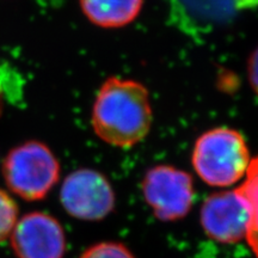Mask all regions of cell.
Instances as JSON below:
<instances>
[{
    "label": "cell",
    "instance_id": "obj_6",
    "mask_svg": "<svg viewBox=\"0 0 258 258\" xmlns=\"http://www.w3.org/2000/svg\"><path fill=\"white\" fill-rule=\"evenodd\" d=\"M250 206L235 190L212 194L201 208V225L206 234L219 243H237L246 238Z\"/></svg>",
    "mask_w": 258,
    "mask_h": 258
},
{
    "label": "cell",
    "instance_id": "obj_12",
    "mask_svg": "<svg viewBox=\"0 0 258 258\" xmlns=\"http://www.w3.org/2000/svg\"><path fill=\"white\" fill-rule=\"evenodd\" d=\"M247 73H249V80L253 91L258 95V48L251 54L249 63H247Z\"/></svg>",
    "mask_w": 258,
    "mask_h": 258
},
{
    "label": "cell",
    "instance_id": "obj_7",
    "mask_svg": "<svg viewBox=\"0 0 258 258\" xmlns=\"http://www.w3.org/2000/svg\"><path fill=\"white\" fill-rule=\"evenodd\" d=\"M11 245L17 258H62L66 235L55 218L32 212L17 221L11 233Z\"/></svg>",
    "mask_w": 258,
    "mask_h": 258
},
{
    "label": "cell",
    "instance_id": "obj_10",
    "mask_svg": "<svg viewBox=\"0 0 258 258\" xmlns=\"http://www.w3.org/2000/svg\"><path fill=\"white\" fill-rule=\"evenodd\" d=\"M18 207L14 199L0 189V243L11 235L18 221Z\"/></svg>",
    "mask_w": 258,
    "mask_h": 258
},
{
    "label": "cell",
    "instance_id": "obj_4",
    "mask_svg": "<svg viewBox=\"0 0 258 258\" xmlns=\"http://www.w3.org/2000/svg\"><path fill=\"white\" fill-rule=\"evenodd\" d=\"M143 194L159 220H179L191 209L194 202L192 178L185 171L173 166H154L148 170L144 177Z\"/></svg>",
    "mask_w": 258,
    "mask_h": 258
},
{
    "label": "cell",
    "instance_id": "obj_1",
    "mask_svg": "<svg viewBox=\"0 0 258 258\" xmlns=\"http://www.w3.org/2000/svg\"><path fill=\"white\" fill-rule=\"evenodd\" d=\"M148 91L134 80L112 77L97 93L92 127L97 137L115 147L129 148L147 137L152 124Z\"/></svg>",
    "mask_w": 258,
    "mask_h": 258
},
{
    "label": "cell",
    "instance_id": "obj_5",
    "mask_svg": "<svg viewBox=\"0 0 258 258\" xmlns=\"http://www.w3.org/2000/svg\"><path fill=\"white\" fill-rule=\"evenodd\" d=\"M60 201L70 215L79 220H102L115 207V194L109 180L98 171L80 169L63 180Z\"/></svg>",
    "mask_w": 258,
    "mask_h": 258
},
{
    "label": "cell",
    "instance_id": "obj_3",
    "mask_svg": "<svg viewBox=\"0 0 258 258\" xmlns=\"http://www.w3.org/2000/svg\"><path fill=\"white\" fill-rule=\"evenodd\" d=\"M6 185L27 201L44 199L60 177V164L40 141H28L12 148L4 160Z\"/></svg>",
    "mask_w": 258,
    "mask_h": 258
},
{
    "label": "cell",
    "instance_id": "obj_2",
    "mask_svg": "<svg viewBox=\"0 0 258 258\" xmlns=\"http://www.w3.org/2000/svg\"><path fill=\"white\" fill-rule=\"evenodd\" d=\"M249 148L239 132L214 128L202 134L192 151V165L200 178L212 186H228L246 173Z\"/></svg>",
    "mask_w": 258,
    "mask_h": 258
},
{
    "label": "cell",
    "instance_id": "obj_8",
    "mask_svg": "<svg viewBox=\"0 0 258 258\" xmlns=\"http://www.w3.org/2000/svg\"><path fill=\"white\" fill-rule=\"evenodd\" d=\"M84 15L101 28H121L134 21L144 0H79Z\"/></svg>",
    "mask_w": 258,
    "mask_h": 258
},
{
    "label": "cell",
    "instance_id": "obj_11",
    "mask_svg": "<svg viewBox=\"0 0 258 258\" xmlns=\"http://www.w3.org/2000/svg\"><path fill=\"white\" fill-rule=\"evenodd\" d=\"M80 258H135L123 244L104 241L89 247Z\"/></svg>",
    "mask_w": 258,
    "mask_h": 258
},
{
    "label": "cell",
    "instance_id": "obj_13",
    "mask_svg": "<svg viewBox=\"0 0 258 258\" xmlns=\"http://www.w3.org/2000/svg\"><path fill=\"white\" fill-rule=\"evenodd\" d=\"M234 8L237 9H251L258 6V0H232Z\"/></svg>",
    "mask_w": 258,
    "mask_h": 258
},
{
    "label": "cell",
    "instance_id": "obj_9",
    "mask_svg": "<svg viewBox=\"0 0 258 258\" xmlns=\"http://www.w3.org/2000/svg\"><path fill=\"white\" fill-rule=\"evenodd\" d=\"M246 178L238 188L250 206L251 217L246 239L254 254L258 257V157L250 161L246 170Z\"/></svg>",
    "mask_w": 258,
    "mask_h": 258
}]
</instances>
